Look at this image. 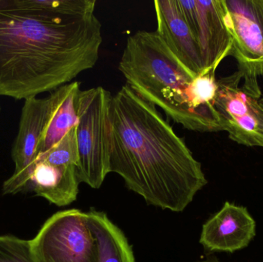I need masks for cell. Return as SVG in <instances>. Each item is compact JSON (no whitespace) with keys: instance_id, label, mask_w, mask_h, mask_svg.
<instances>
[{"instance_id":"obj_2","label":"cell","mask_w":263,"mask_h":262,"mask_svg":"<svg viewBox=\"0 0 263 262\" xmlns=\"http://www.w3.org/2000/svg\"><path fill=\"white\" fill-rule=\"evenodd\" d=\"M109 116L110 172L147 204L182 212L208 183L185 141L126 84L112 95Z\"/></svg>"},{"instance_id":"obj_8","label":"cell","mask_w":263,"mask_h":262,"mask_svg":"<svg viewBox=\"0 0 263 262\" xmlns=\"http://www.w3.org/2000/svg\"><path fill=\"white\" fill-rule=\"evenodd\" d=\"M55 100V91L51 92L46 98L31 97L24 100L18 133L11 152L15 171L3 184V192L5 195H15L26 190L32 166L38 157L43 131Z\"/></svg>"},{"instance_id":"obj_17","label":"cell","mask_w":263,"mask_h":262,"mask_svg":"<svg viewBox=\"0 0 263 262\" xmlns=\"http://www.w3.org/2000/svg\"><path fill=\"white\" fill-rule=\"evenodd\" d=\"M197 262H211V261H197Z\"/></svg>"},{"instance_id":"obj_7","label":"cell","mask_w":263,"mask_h":262,"mask_svg":"<svg viewBox=\"0 0 263 262\" xmlns=\"http://www.w3.org/2000/svg\"><path fill=\"white\" fill-rule=\"evenodd\" d=\"M237 71L217 80L215 107L230 139L247 147L263 148V95L240 86Z\"/></svg>"},{"instance_id":"obj_1","label":"cell","mask_w":263,"mask_h":262,"mask_svg":"<svg viewBox=\"0 0 263 262\" xmlns=\"http://www.w3.org/2000/svg\"><path fill=\"white\" fill-rule=\"evenodd\" d=\"M86 0H0V96L26 99L92 69L102 25Z\"/></svg>"},{"instance_id":"obj_10","label":"cell","mask_w":263,"mask_h":262,"mask_svg":"<svg viewBox=\"0 0 263 262\" xmlns=\"http://www.w3.org/2000/svg\"><path fill=\"white\" fill-rule=\"evenodd\" d=\"M256 228L247 208L227 201L202 226L199 243L210 252L233 253L249 246L256 236Z\"/></svg>"},{"instance_id":"obj_9","label":"cell","mask_w":263,"mask_h":262,"mask_svg":"<svg viewBox=\"0 0 263 262\" xmlns=\"http://www.w3.org/2000/svg\"><path fill=\"white\" fill-rule=\"evenodd\" d=\"M177 1L199 46L204 72L217 69L232 49L223 0Z\"/></svg>"},{"instance_id":"obj_11","label":"cell","mask_w":263,"mask_h":262,"mask_svg":"<svg viewBox=\"0 0 263 262\" xmlns=\"http://www.w3.org/2000/svg\"><path fill=\"white\" fill-rule=\"evenodd\" d=\"M155 12L160 38L179 61L193 75L203 73L199 46L177 0H156Z\"/></svg>"},{"instance_id":"obj_16","label":"cell","mask_w":263,"mask_h":262,"mask_svg":"<svg viewBox=\"0 0 263 262\" xmlns=\"http://www.w3.org/2000/svg\"><path fill=\"white\" fill-rule=\"evenodd\" d=\"M0 262H39L31 241L13 235H0Z\"/></svg>"},{"instance_id":"obj_3","label":"cell","mask_w":263,"mask_h":262,"mask_svg":"<svg viewBox=\"0 0 263 262\" xmlns=\"http://www.w3.org/2000/svg\"><path fill=\"white\" fill-rule=\"evenodd\" d=\"M119 70L136 93L185 129L224 131L214 100L197 87V75L179 61L156 31H139L127 38Z\"/></svg>"},{"instance_id":"obj_13","label":"cell","mask_w":263,"mask_h":262,"mask_svg":"<svg viewBox=\"0 0 263 262\" xmlns=\"http://www.w3.org/2000/svg\"><path fill=\"white\" fill-rule=\"evenodd\" d=\"M55 100L43 131L38 156L55 146L79 123L80 84L72 82L55 89Z\"/></svg>"},{"instance_id":"obj_5","label":"cell","mask_w":263,"mask_h":262,"mask_svg":"<svg viewBox=\"0 0 263 262\" xmlns=\"http://www.w3.org/2000/svg\"><path fill=\"white\" fill-rule=\"evenodd\" d=\"M30 241L39 262H98L87 212L79 209L54 214Z\"/></svg>"},{"instance_id":"obj_12","label":"cell","mask_w":263,"mask_h":262,"mask_svg":"<svg viewBox=\"0 0 263 262\" xmlns=\"http://www.w3.org/2000/svg\"><path fill=\"white\" fill-rule=\"evenodd\" d=\"M80 183L77 166H55L35 160L26 191H33L62 207L77 200Z\"/></svg>"},{"instance_id":"obj_6","label":"cell","mask_w":263,"mask_h":262,"mask_svg":"<svg viewBox=\"0 0 263 262\" xmlns=\"http://www.w3.org/2000/svg\"><path fill=\"white\" fill-rule=\"evenodd\" d=\"M234 57L243 86L262 93L258 77L263 75V0H223Z\"/></svg>"},{"instance_id":"obj_14","label":"cell","mask_w":263,"mask_h":262,"mask_svg":"<svg viewBox=\"0 0 263 262\" xmlns=\"http://www.w3.org/2000/svg\"><path fill=\"white\" fill-rule=\"evenodd\" d=\"M98 250V262H136L127 238L103 212H87Z\"/></svg>"},{"instance_id":"obj_4","label":"cell","mask_w":263,"mask_h":262,"mask_svg":"<svg viewBox=\"0 0 263 262\" xmlns=\"http://www.w3.org/2000/svg\"><path fill=\"white\" fill-rule=\"evenodd\" d=\"M112 95L101 86L80 91L77 126L80 183L100 189L110 173V103Z\"/></svg>"},{"instance_id":"obj_18","label":"cell","mask_w":263,"mask_h":262,"mask_svg":"<svg viewBox=\"0 0 263 262\" xmlns=\"http://www.w3.org/2000/svg\"><path fill=\"white\" fill-rule=\"evenodd\" d=\"M0 110H1V108H0Z\"/></svg>"},{"instance_id":"obj_15","label":"cell","mask_w":263,"mask_h":262,"mask_svg":"<svg viewBox=\"0 0 263 262\" xmlns=\"http://www.w3.org/2000/svg\"><path fill=\"white\" fill-rule=\"evenodd\" d=\"M55 166H77L80 163L77 139V126L72 128L63 139L43 153L36 159Z\"/></svg>"}]
</instances>
